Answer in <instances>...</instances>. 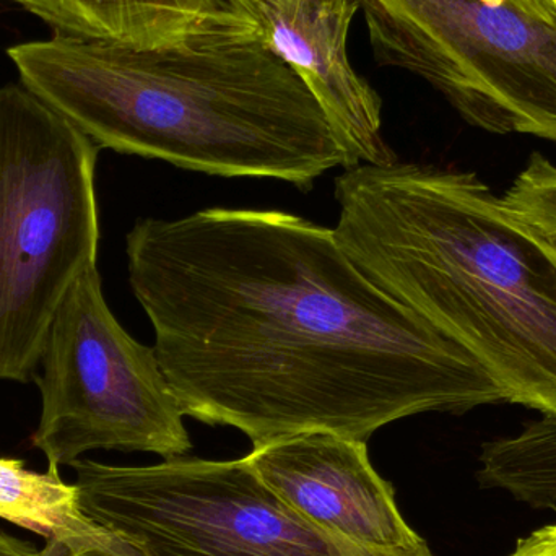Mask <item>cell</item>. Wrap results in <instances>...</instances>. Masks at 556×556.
Instances as JSON below:
<instances>
[{
  "label": "cell",
  "instance_id": "obj_1",
  "mask_svg": "<svg viewBox=\"0 0 556 556\" xmlns=\"http://www.w3.org/2000/svg\"><path fill=\"white\" fill-rule=\"evenodd\" d=\"M134 294L188 417L254 446L506 404L482 366L376 287L333 228L298 215L205 208L140 218L126 240Z\"/></svg>",
  "mask_w": 556,
  "mask_h": 556
},
{
  "label": "cell",
  "instance_id": "obj_2",
  "mask_svg": "<svg viewBox=\"0 0 556 556\" xmlns=\"http://www.w3.org/2000/svg\"><path fill=\"white\" fill-rule=\"evenodd\" d=\"M9 55L23 87L100 149L301 191L350 168L313 91L244 13L166 48L54 35Z\"/></svg>",
  "mask_w": 556,
  "mask_h": 556
},
{
  "label": "cell",
  "instance_id": "obj_3",
  "mask_svg": "<svg viewBox=\"0 0 556 556\" xmlns=\"http://www.w3.org/2000/svg\"><path fill=\"white\" fill-rule=\"evenodd\" d=\"M337 243L466 350L506 404L556 417V248L476 173L358 165L336 179Z\"/></svg>",
  "mask_w": 556,
  "mask_h": 556
},
{
  "label": "cell",
  "instance_id": "obj_4",
  "mask_svg": "<svg viewBox=\"0 0 556 556\" xmlns=\"http://www.w3.org/2000/svg\"><path fill=\"white\" fill-rule=\"evenodd\" d=\"M98 152L28 88H0V379H35L62 298L97 266Z\"/></svg>",
  "mask_w": 556,
  "mask_h": 556
},
{
  "label": "cell",
  "instance_id": "obj_5",
  "mask_svg": "<svg viewBox=\"0 0 556 556\" xmlns=\"http://www.w3.org/2000/svg\"><path fill=\"white\" fill-rule=\"evenodd\" d=\"M379 65L437 88L470 126L556 142L555 0H358Z\"/></svg>",
  "mask_w": 556,
  "mask_h": 556
},
{
  "label": "cell",
  "instance_id": "obj_6",
  "mask_svg": "<svg viewBox=\"0 0 556 556\" xmlns=\"http://www.w3.org/2000/svg\"><path fill=\"white\" fill-rule=\"evenodd\" d=\"M71 467L85 515L136 556H434L369 551L320 531L247 459Z\"/></svg>",
  "mask_w": 556,
  "mask_h": 556
},
{
  "label": "cell",
  "instance_id": "obj_7",
  "mask_svg": "<svg viewBox=\"0 0 556 556\" xmlns=\"http://www.w3.org/2000/svg\"><path fill=\"white\" fill-rule=\"evenodd\" d=\"M41 420L33 446L48 467H71L94 450L185 457L192 441L155 346L137 342L103 296L97 266L68 288L41 353Z\"/></svg>",
  "mask_w": 556,
  "mask_h": 556
},
{
  "label": "cell",
  "instance_id": "obj_8",
  "mask_svg": "<svg viewBox=\"0 0 556 556\" xmlns=\"http://www.w3.org/2000/svg\"><path fill=\"white\" fill-rule=\"evenodd\" d=\"M244 459L298 515L320 531L369 551L431 554L399 511L394 489L366 441L304 433L254 446Z\"/></svg>",
  "mask_w": 556,
  "mask_h": 556
},
{
  "label": "cell",
  "instance_id": "obj_9",
  "mask_svg": "<svg viewBox=\"0 0 556 556\" xmlns=\"http://www.w3.org/2000/svg\"><path fill=\"white\" fill-rule=\"evenodd\" d=\"M269 48L309 87L326 113L350 168L397 162L382 137V101L353 68L349 33L358 0H230Z\"/></svg>",
  "mask_w": 556,
  "mask_h": 556
},
{
  "label": "cell",
  "instance_id": "obj_10",
  "mask_svg": "<svg viewBox=\"0 0 556 556\" xmlns=\"http://www.w3.org/2000/svg\"><path fill=\"white\" fill-rule=\"evenodd\" d=\"M54 35L127 48L179 45L222 20L243 15L230 0H12ZM247 15V13H244Z\"/></svg>",
  "mask_w": 556,
  "mask_h": 556
},
{
  "label": "cell",
  "instance_id": "obj_11",
  "mask_svg": "<svg viewBox=\"0 0 556 556\" xmlns=\"http://www.w3.org/2000/svg\"><path fill=\"white\" fill-rule=\"evenodd\" d=\"M0 518L38 534L55 556H136L85 515L77 486L54 467L33 472L22 460L0 459Z\"/></svg>",
  "mask_w": 556,
  "mask_h": 556
},
{
  "label": "cell",
  "instance_id": "obj_12",
  "mask_svg": "<svg viewBox=\"0 0 556 556\" xmlns=\"http://www.w3.org/2000/svg\"><path fill=\"white\" fill-rule=\"evenodd\" d=\"M482 489L505 490L532 508L556 505V417L542 415L515 437L483 444L477 472Z\"/></svg>",
  "mask_w": 556,
  "mask_h": 556
},
{
  "label": "cell",
  "instance_id": "obj_13",
  "mask_svg": "<svg viewBox=\"0 0 556 556\" xmlns=\"http://www.w3.org/2000/svg\"><path fill=\"white\" fill-rule=\"evenodd\" d=\"M506 207L556 248V165L532 153L503 195Z\"/></svg>",
  "mask_w": 556,
  "mask_h": 556
},
{
  "label": "cell",
  "instance_id": "obj_14",
  "mask_svg": "<svg viewBox=\"0 0 556 556\" xmlns=\"http://www.w3.org/2000/svg\"><path fill=\"white\" fill-rule=\"evenodd\" d=\"M508 556H556V525L545 526L521 539Z\"/></svg>",
  "mask_w": 556,
  "mask_h": 556
},
{
  "label": "cell",
  "instance_id": "obj_15",
  "mask_svg": "<svg viewBox=\"0 0 556 556\" xmlns=\"http://www.w3.org/2000/svg\"><path fill=\"white\" fill-rule=\"evenodd\" d=\"M0 556H55L46 548L33 547L28 542L18 541V539L12 538V535L3 534L0 531Z\"/></svg>",
  "mask_w": 556,
  "mask_h": 556
},
{
  "label": "cell",
  "instance_id": "obj_16",
  "mask_svg": "<svg viewBox=\"0 0 556 556\" xmlns=\"http://www.w3.org/2000/svg\"><path fill=\"white\" fill-rule=\"evenodd\" d=\"M555 2H556V0H555Z\"/></svg>",
  "mask_w": 556,
  "mask_h": 556
}]
</instances>
